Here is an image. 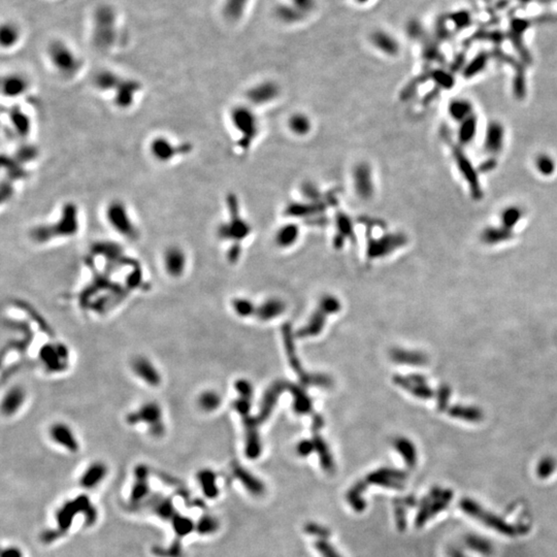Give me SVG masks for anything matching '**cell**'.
<instances>
[{
  "label": "cell",
  "mask_w": 557,
  "mask_h": 557,
  "mask_svg": "<svg viewBox=\"0 0 557 557\" xmlns=\"http://www.w3.org/2000/svg\"><path fill=\"white\" fill-rule=\"evenodd\" d=\"M81 229L79 210L74 202H66L57 219L50 223L35 226L30 231L31 240L39 245L74 237Z\"/></svg>",
  "instance_id": "cell-1"
},
{
  "label": "cell",
  "mask_w": 557,
  "mask_h": 557,
  "mask_svg": "<svg viewBox=\"0 0 557 557\" xmlns=\"http://www.w3.org/2000/svg\"><path fill=\"white\" fill-rule=\"evenodd\" d=\"M124 421L131 427H145L148 435L155 439H160L167 434L166 411L160 403L154 400L142 402L127 412Z\"/></svg>",
  "instance_id": "cell-2"
},
{
  "label": "cell",
  "mask_w": 557,
  "mask_h": 557,
  "mask_svg": "<svg viewBox=\"0 0 557 557\" xmlns=\"http://www.w3.org/2000/svg\"><path fill=\"white\" fill-rule=\"evenodd\" d=\"M105 219L110 228L124 240L135 242L139 238V228L132 216V212L123 200L113 199L109 201L105 208Z\"/></svg>",
  "instance_id": "cell-3"
},
{
  "label": "cell",
  "mask_w": 557,
  "mask_h": 557,
  "mask_svg": "<svg viewBox=\"0 0 557 557\" xmlns=\"http://www.w3.org/2000/svg\"><path fill=\"white\" fill-rule=\"evenodd\" d=\"M47 55L52 67L64 78L74 77L83 67L81 58L62 42L52 43L48 48Z\"/></svg>",
  "instance_id": "cell-4"
},
{
  "label": "cell",
  "mask_w": 557,
  "mask_h": 557,
  "mask_svg": "<svg viewBox=\"0 0 557 557\" xmlns=\"http://www.w3.org/2000/svg\"><path fill=\"white\" fill-rule=\"evenodd\" d=\"M37 356L43 369L51 375L62 374L70 365V350L62 342L51 341L44 344Z\"/></svg>",
  "instance_id": "cell-5"
},
{
  "label": "cell",
  "mask_w": 557,
  "mask_h": 557,
  "mask_svg": "<svg viewBox=\"0 0 557 557\" xmlns=\"http://www.w3.org/2000/svg\"><path fill=\"white\" fill-rule=\"evenodd\" d=\"M82 511L85 512V514H86L87 523H92L96 519V512L91 507V505H90V503L88 501V498L85 497V496L79 497L75 501L65 504L59 510V512L57 513V517H56L57 522L59 523V529H57L55 531H52V532H50V531L46 532L44 534L43 539L45 541H47V542H52L56 538H59L60 534H61L60 531L67 530V528L70 526L71 520L74 517V515L77 514L78 512H82Z\"/></svg>",
  "instance_id": "cell-6"
},
{
  "label": "cell",
  "mask_w": 557,
  "mask_h": 557,
  "mask_svg": "<svg viewBox=\"0 0 557 557\" xmlns=\"http://www.w3.org/2000/svg\"><path fill=\"white\" fill-rule=\"evenodd\" d=\"M283 334V340H284V346L285 350L288 356V361L292 369L296 373V375L299 378V381L302 385H308V386H320V387H329L332 385V380L325 375L320 374H308L304 372L302 368V365L299 361V358L295 351V346L293 342V335L291 332V327L289 324H285L282 328Z\"/></svg>",
  "instance_id": "cell-7"
},
{
  "label": "cell",
  "mask_w": 557,
  "mask_h": 557,
  "mask_svg": "<svg viewBox=\"0 0 557 557\" xmlns=\"http://www.w3.org/2000/svg\"><path fill=\"white\" fill-rule=\"evenodd\" d=\"M150 156L158 163L169 164L178 158L189 154L190 143H180L167 135H156L148 146Z\"/></svg>",
  "instance_id": "cell-8"
},
{
  "label": "cell",
  "mask_w": 557,
  "mask_h": 557,
  "mask_svg": "<svg viewBox=\"0 0 557 557\" xmlns=\"http://www.w3.org/2000/svg\"><path fill=\"white\" fill-rule=\"evenodd\" d=\"M128 367L135 380L151 389H157L163 384V374L157 363L146 354H135L128 362Z\"/></svg>",
  "instance_id": "cell-9"
},
{
  "label": "cell",
  "mask_w": 557,
  "mask_h": 557,
  "mask_svg": "<svg viewBox=\"0 0 557 557\" xmlns=\"http://www.w3.org/2000/svg\"><path fill=\"white\" fill-rule=\"evenodd\" d=\"M460 509L470 517L479 520L480 522L484 523V525L499 531L502 534L513 537L517 533V530L514 526L507 523L502 518L498 517L497 515L484 510L480 505L477 504L475 501L469 499H464L459 504Z\"/></svg>",
  "instance_id": "cell-10"
},
{
  "label": "cell",
  "mask_w": 557,
  "mask_h": 557,
  "mask_svg": "<svg viewBox=\"0 0 557 557\" xmlns=\"http://www.w3.org/2000/svg\"><path fill=\"white\" fill-rule=\"evenodd\" d=\"M189 263V255L180 245H170L161 253V266L170 279H182L188 272Z\"/></svg>",
  "instance_id": "cell-11"
},
{
  "label": "cell",
  "mask_w": 557,
  "mask_h": 557,
  "mask_svg": "<svg viewBox=\"0 0 557 557\" xmlns=\"http://www.w3.org/2000/svg\"><path fill=\"white\" fill-rule=\"evenodd\" d=\"M47 434L49 439L57 446L70 453L78 452L79 442L70 423L64 420H55L49 424Z\"/></svg>",
  "instance_id": "cell-12"
},
{
  "label": "cell",
  "mask_w": 557,
  "mask_h": 557,
  "mask_svg": "<svg viewBox=\"0 0 557 557\" xmlns=\"http://www.w3.org/2000/svg\"><path fill=\"white\" fill-rule=\"evenodd\" d=\"M28 401V391L20 383L11 385L4 393L2 399V414L5 418L16 417L24 408Z\"/></svg>",
  "instance_id": "cell-13"
},
{
  "label": "cell",
  "mask_w": 557,
  "mask_h": 557,
  "mask_svg": "<svg viewBox=\"0 0 557 557\" xmlns=\"http://www.w3.org/2000/svg\"><path fill=\"white\" fill-rule=\"evenodd\" d=\"M116 36V18L110 9H101L95 17L94 38L97 45L108 48L113 44ZM98 46V47H99Z\"/></svg>",
  "instance_id": "cell-14"
},
{
  "label": "cell",
  "mask_w": 557,
  "mask_h": 557,
  "mask_svg": "<svg viewBox=\"0 0 557 557\" xmlns=\"http://www.w3.org/2000/svg\"><path fill=\"white\" fill-rule=\"evenodd\" d=\"M140 84L134 79L122 78L116 90L113 92L112 100L114 106L119 110H129L135 102L140 93Z\"/></svg>",
  "instance_id": "cell-15"
},
{
  "label": "cell",
  "mask_w": 557,
  "mask_h": 557,
  "mask_svg": "<svg viewBox=\"0 0 557 557\" xmlns=\"http://www.w3.org/2000/svg\"><path fill=\"white\" fill-rule=\"evenodd\" d=\"M230 120L234 129L243 135L245 139H252L256 134V120L254 115L250 110H247L244 107L235 108L232 113Z\"/></svg>",
  "instance_id": "cell-16"
},
{
  "label": "cell",
  "mask_w": 557,
  "mask_h": 557,
  "mask_svg": "<svg viewBox=\"0 0 557 557\" xmlns=\"http://www.w3.org/2000/svg\"><path fill=\"white\" fill-rule=\"evenodd\" d=\"M29 89L30 83L22 74L11 73L3 78L2 93L8 99L22 98L29 92Z\"/></svg>",
  "instance_id": "cell-17"
},
{
  "label": "cell",
  "mask_w": 557,
  "mask_h": 557,
  "mask_svg": "<svg viewBox=\"0 0 557 557\" xmlns=\"http://www.w3.org/2000/svg\"><path fill=\"white\" fill-rule=\"evenodd\" d=\"M451 498L452 493L450 491H434L430 499L425 501L423 508L418 513L417 524L422 525L429 517L445 509Z\"/></svg>",
  "instance_id": "cell-18"
},
{
  "label": "cell",
  "mask_w": 557,
  "mask_h": 557,
  "mask_svg": "<svg viewBox=\"0 0 557 557\" xmlns=\"http://www.w3.org/2000/svg\"><path fill=\"white\" fill-rule=\"evenodd\" d=\"M242 419L246 430V454L250 459H255L261 452L258 435V425L260 423L257 417H252L250 414L242 417Z\"/></svg>",
  "instance_id": "cell-19"
},
{
  "label": "cell",
  "mask_w": 557,
  "mask_h": 557,
  "mask_svg": "<svg viewBox=\"0 0 557 557\" xmlns=\"http://www.w3.org/2000/svg\"><path fill=\"white\" fill-rule=\"evenodd\" d=\"M288 386H289V383L283 382V381H278V382H275L266 390V392L263 395L262 402H261L259 414L257 416V420L259 421V423L264 422L270 417L272 411L274 410L275 406L278 403L280 395L285 390L288 389Z\"/></svg>",
  "instance_id": "cell-20"
},
{
  "label": "cell",
  "mask_w": 557,
  "mask_h": 557,
  "mask_svg": "<svg viewBox=\"0 0 557 557\" xmlns=\"http://www.w3.org/2000/svg\"><path fill=\"white\" fill-rule=\"evenodd\" d=\"M406 473L402 472L401 470L392 469V468H381L377 471L370 473L367 477L368 482L386 486V487H393L399 488L402 485V481L406 478Z\"/></svg>",
  "instance_id": "cell-21"
},
{
  "label": "cell",
  "mask_w": 557,
  "mask_h": 557,
  "mask_svg": "<svg viewBox=\"0 0 557 557\" xmlns=\"http://www.w3.org/2000/svg\"><path fill=\"white\" fill-rule=\"evenodd\" d=\"M8 118L11 128L18 137L24 139L30 134L32 129L31 119L21 108L15 107L11 109L8 113Z\"/></svg>",
  "instance_id": "cell-22"
},
{
  "label": "cell",
  "mask_w": 557,
  "mask_h": 557,
  "mask_svg": "<svg viewBox=\"0 0 557 557\" xmlns=\"http://www.w3.org/2000/svg\"><path fill=\"white\" fill-rule=\"evenodd\" d=\"M135 483L132 488L131 497H130V504L132 506L137 505L142 499L148 494L149 491V485H148V477H149V468L146 465H137L135 470Z\"/></svg>",
  "instance_id": "cell-23"
},
{
  "label": "cell",
  "mask_w": 557,
  "mask_h": 557,
  "mask_svg": "<svg viewBox=\"0 0 557 557\" xmlns=\"http://www.w3.org/2000/svg\"><path fill=\"white\" fill-rule=\"evenodd\" d=\"M486 128L484 147L490 154H498L504 146L505 129L499 122H491Z\"/></svg>",
  "instance_id": "cell-24"
},
{
  "label": "cell",
  "mask_w": 557,
  "mask_h": 557,
  "mask_svg": "<svg viewBox=\"0 0 557 557\" xmlns=\"http://www.w3.org/2000/svg\"><path fill=\"white\" fill-rule=\"evenodd\" d=\"M327 316L328 314L324 310H322L320 306H318V308L312 315L308 323L297 332V335H296L297 338L303 339V338L316 337L319 335L324 328Z\"/></svg>",
  "instance_id": "cell-25"
},
{
  "label": "cell",
  "mask_w": 557,
  "mask_h": 557,
  "mask_svg": "<svg viewBox=\"0 0 557 557\" xmlns=\"http://www.w3.org/2000/svg\"><path fill=\"white\" fill-rule=\"evenodd\" d=\"M195 403L199 411L210 414L214 413L220 408L222 404V396L216 390L207 389L198 393Z\"/></svg>",
  "instance_id": "cell-26"
},
{
  "label": "cell",
  "mask_w": 557,
  "mask_h": 557,
  "mask_svg": "<svg viewBox=\"0 0 557 557\" xmlns=\"http://www.w3.org/2000/svg\"><path fill=\"white\" fill-rule=\"evenodd\" d=\"M108 473V466L101 461L91 463L81 477L79 483L85 488H93Z\"/></svg>",
  "instance_id": "cell-27"
},
{
  "label": "cell",
  "mask_w": 557,
  "mask_h": 557,
  "mask_svg": "<svg viewBox=\"0 0 557 557\" xmlns=\"http://www.w3.org/2000/svg\"><path fill=\"white\" fill-rule=\"evenodd\" d=\"M354 186L357 194L362 198H368L373 194V181L370 170L366 166H359L354 171Z\"/></svg>",
  "instance_id": "cell-28"
},
{
  "label": "cell",
  "mask_w": 557,
  "mask_h": 557,
  "mask_svg": "<svg viewBox=\"0 0 557 557\" xmlns=\"http://www.w3.org/2000/svg\"><path fill=\"white\" fill-rule=\"evenodd\" d=\"M373 46L385 55H395L399 52V43L393 35L384 30L375 31L370 36Z\"/></svg>",
  "instance_id": "cell-29"
},
{
  "label": "cell",
  "mask_w": 557,
  "mask_h": 557,
  "mask_svg": "<svg viewBox=\"0 0 557 557\" xmlns=\"http://www.w3.org/2000/svg\"><path fill=\"white\" fill-rule=\"evenodd\" d=\"M122 78V76L112 70H104L95 75L94 86L101 93L113 94Z\"/></svg>",
  "instance_id": "cell-30"
},
{
  "label": "cell",
  "mask_w": 557,
  "mask_h": 557,
  "mask_svg": "<svg viewBox=\"0 0 557 557\" xmlns=\"http://www.w3.org/2000/svg\"><path fill=\"white\" fill-rule=\"evenodd\" d=\"M278 95V87L271 82L261 83L248 92V98L255 105H263Z\"/></svg>",
  "instance_id": "cell-31"
},
{
  "label": "cell",
  "mask_w": 557,
  "mask_h": 557,
  "mask_svg": "<svg viewBox=\"0 0 557 557\" xmlns=\"http://www.w3.org/2000/svg\"><path fill=\"white\" fill-rule=\"evenodd\" d=\"M312 441H313V444H314L315 451H317V453L319 454L320 461H321V464H322V467L324 468V470H326L328 472L334 471L335 463H334L332 454L329 452L328 446L326 445L325 441L319 435V431L313 430V440Z\"/></svg>",
  "instance_id": "cell-32"
},
{
  "label": "cell",
  "mask_w": 557,
  "mask_h": 557,
  "mask_svg": "<svg viewBox=\"0 0 557 557\" xmlns=\"http://www.w3.org/2000/svg\"><path fill=\"white\" fill-rule=\"evenodd\" d=\"M288 390L293 396V409L297 414H308L312 412V401L301 387L289 383Z\"/></svg>",
  "instance_id": "cell-33"
},
{
  "label": "cell",
  "mask_w": 557,
  "mask_h": 557,
  "mask_svg": "<svg viewBox=\"0 0 557 557\" xmlns=\"http://www.w3.org/2000/svg\"><path fill=\"white\" fill-rule=\"evenodd\" d=\"M285 311V304L279 299H270L256 308L255 316L262 321H269Z\"/></svg>",
  "instance_id": "cell-34"
},
{
  "label": "cell",
  "mask_w": 557,
  "mask_h": 557,
  "mask_svg": "<svg viewBox=\"0 0 557 557\" xmlns=\"http://www.w3.org/2000/svg\"><path fill=\"white\" fill-rule=\"evenodd\" d=\"M233 472L234 475L240 479L243 484L250 490V492L254 494H260L263 490V485L260 481H258L255 477H253L249 471H247L245 468L242 467L240 464L233 465Z\"/></svg>",
  "instance_id": "cell-35"
},
{
  "label": "cell",
  "mask_w": 557,
  "mask_h": 557,
  "mask_svg": "<svg viewBox=\"0 0 557 557\" xmlns=\"http://www.w3.org/2000/svg\"><path fill=\"white\" fill-rule=\"evenodd\" d=\"M450 116L460 123L470 118L472 115V106L465 99H454L449 106Z\"/></svg>",
  "instance_id": "cell-36"
},
{
  "label": "cell",
  "mask_w": 557,
  "mask_h": 557,
  "mask_svg": "<svg viewBox=\"0 0 557 557\" xmlns=\"http://www.w3.org/2000/svg\"><path fill=\"white\" fill-rule=\"evenodd\" d=\"M395 449L400 452V454L404 457V460L406 461L407 465L409 467H413L417 462V454L414 445L405 438H400L395 440L394 442Z\"/></svg>",
  "instance_id": "cell-37"
},
{
  "label": "cell",
  "mask_w": 557,
  "mask_h": 557,
  "mask_svg": "<svg viewBox=\"0 0 557 557\" xmlns=\"http://www.w3.org/2000/svg\"><path fill=\"white\" fill-rule=\"evenodd\" d=\"M197 479L200 482L203 493L208 498H215L218 494V488L216 486V476L210 469H202L197 473Z\"/></svg>",
  "instance_id": "cell-38"
},
{
  "label": "cell",
  "mask_w": 557,
  "mask_h": 557,
  "mask_svg": "<svg viewBox=\"0 0 557 557\" xmlns=\"http://www.w3.org/2000/svg\"><path fill=\"white\" fill-rule=\"evenodd\" d=\"M249 0H225L223 13L229 20L236 21L240 19L247 8Z\"/></svg>",
  "instance_id": "cell-39"
},
{
  "label": "cell",
  "mask_w": 557,
  "mask_h": 557,
  "mask_svg": "<svg viewBox=\"0 0 557 557\" xmlns=\"http://www.w3.org/2000/svg\"><path fill=\"white\" fill-rule=\"evenodd\" d=\"M298 237V228L295 225L288 224L280 228L277 233V243L281 247H289L294 244Z\"/></svg>",
  "instance_id": "cell-40"
},
{
  "label": "cell",
  "mask_w": 557,
  "mask_h": 557,
  "mask_svg": "<svg viewBox=\"0 0 557 557\" xmlns=\"http://www.w3.org/2000/svg\"><path fill=\"white\" fill-rule=\"evenodd\" d=\"M390 356L393 361L406 364H421L424 359L419 353L409 352L402 349H393L390 352Z\"/></svg>",
  "instance_id": "cell-41"
},
{
  "label": "cell",
  "mask_w": 557,
  "mask_h": 557,
  "mask_svg": "<svg viewBox=\"0 0 557 557\" xmlns=\"http://www.w3.org/2000/svg\"><path fill=\"white\" fill-rule=\"evenodd\" d=\"M522 216H523V212L519 207H516V205L508 207L501 214L502 226L511 230L521 220Z\"/></svg>",
  "instance_id": "cell-42"
},
{
  "label": "cell",
  "mask_w": 557,
  "mask_h": 557,
  "mask_svg": "<svg viewBox=\"0 0 557 557\" xmlns=\"http://www.w3.org/2000/svg\"><path fill=\"white\" fill-rule=\"evenodd\" d=\"M288 126L293 133L297 135H304L310 132L312 124L305 115L295 114L289 119Z\"/></svg>",
  "instance_id": "cell-43"
},
{
  "label": "cell",
  "mask_w": 557,
  "mask_h": 557,
  "mask_svg": "<svg viewBox=\"0 0 557 557\" xmlns=\"http://www.w3.org/2000/svg\"><path fill=\"white\" fill-rule=\"evenodd\" d=\"M152 509L159 517L163 519H171L175 516V509L170 500L163 498H157L154 500Z\"/></svg>",
  "instance_id": "cell-44"
},
{
  "label": "cell",
  "mask_w": 557,
  "mask_h": 557,
  "mask_svg": "<svg viewBox=\"0 0 557 557\" xmlns=\"http://www.w3.org/2000/svg\"><path fill=\"white\" fill-rule=\"evenodd\" d=\"M477 131V118L475 116H471L467 120L463 121L460 125V129L458 132V137L461 143H468L471 141L476 135Z\"/></svg>",
  "instance_id": "cell-45"
},
{
  "label": "cell",
  "mask_w": 557,
  "mask_h": 557,
  "mask_svg": "<svg viewBox=\"0 0 557 557\" xmlns=\"http://www.w3.org/2000/svg\"><path fill=\"white\" fill-rule=\"evenodd\" d=\"M535 168L543 176H551L555 172V161L547 154H541L535 159Z\"/></svg>",
  "instance_id": "cell-46"
},
{
  "label": "cell",
  "mask_w": 557,
  "mask_h": 557,
  "mask_svg": "<svg viewBox=\"0 0 557 557\" xmlns=\"http://www.w3.org/2000/svg\"><path fill=\"white\" fill-rule=\"evenodd\" d=\"M510 236V230L501 226V228H486L482 234L486 243H497L505 241Z\"/></svg>",
  "instance_id": "cell-47"
},
{
  "label": "cell",
  "mask_w": 557,
  "mask_h": 557,
  "mask_svg": "<svg viewBox=\"0 0 557 557\" xmlns=\"http://www.w3.org/2000/svg\"><path fill=\"white\" fill-rule=\"evenodd\" d=\"M232 307L234 312L241 317H249L253 316L256 313V306L247 299L243 298H235L232 300Z\"/></svg>",
  "instance_id": "cell-48"
},
{
  "label": "cell",
  "mask_w": 557,
  "mask_h": 557,
  "mask_svg": "<svg viewBox=\"0 0 557 557\" xmlns=\"http://www.w3.org/2000/svg\"><path fill=\"white\" fill-rule=\"evenodd\" d=\"M20 37L19 30L12 24L3 26L2 29V45L4 48H11L16 45Z\"/></svg>",
  "instance_id": "cell-49"
},
{
  "label": "cell",
  "mask_w": 557,
  "mask_h": 557,
  "mask_svg": "<svg viewBox=\"0 0 557 557\" xmlns=\"http://www.w3.org/2000/svg\"><path fill=\"white\" fill-rule=\"evenodd\" d=\"M173 523H174L173 526L175 528V531H176L177 535L180 537V538L185 537L186 534H188L194 528V524H193L191 519L180 516V515H175L174 516Z\"/></svg>",
  "instance_id": "cell-50"
},
{
  "label": "cell",
  "mask_w": 557,
  "mask_h": 557,
  "mask_svg": "<svg viewBox=\"0 0 557 557\" xmlns=\"http://www.w3.org/2000/svg\"><path fill=\"white\" fill-rule=\"evenodd\" d=\"M466 543H467V545L469 547H472L473 550L481 552V553H485V554H488L492 549L490 543L487 542L485 539H482L480 537L470 535L468 538V540L466 541Z\"/></svg>",
  "instance_id": "cell-51"
},
{
  "label": "cell",
  "mask_w": 557,
  "mask_h": 557,
  "mask_svg": "<svg viewBox=\"0 0 557 557\" xmlns=\"http://www.w3.org/2000/svg\"><path fill=\"white\" fill-rule=\"evenodd\" d=\"M319 306H320L322 310H324L328 315L338 313V312L341 310L340 300H338L335 296H332V295H326V296H324V297L321 299Z\"/></svg>",
  "instance_id": "cell-52"
},
{
  "label": "cell",
  "mask_w": 557,
  "mask_h": 557,
  "mask_svg": "<svg viewBox=\"0 0 557 557\" xmlns=\"http://www.w3.org/2000/svg\"><path fill=\"white\" fill-rule=\"evenodd\" d=\"M231 407L235 412H237L242 417L249 415L251 410V400L245 399V397H238L235 401L232 402Z\"/></svg>",
  "instance_id": "cell-53"
},
{
  "label": "cell",
  "mask_w": 557,
  "mask_h": 557,
  "mask_svg": "<svg viewBox=\"0 0 557 557\" xmlns=\"http://www.w3.org/2000/svg\"><path fill=\"white\" fill-rule=\"evenodd\" d=\"M218 526L219 524L215 518L210 516H204L203 518L200 519L197 526V530L199 533H212L218 528Z\"/></svg>",
  "instance_id": "cell-54"
},
{
  "label": "cell",
  "mask_w": 557,
  "mask_h": 557,
  "mask_svg": "<svg viewBox=\"0 0 557 557\" xmlns=\"http://www.w3.org/2000/svg\"><path fill=\"white\" fill-rule=\"evenodd\" d=\"M234 387H235L236 391L238 392V394H240L241 397H245V399L252 400L253 387L250 384V382H248L247 380H244V379L237 380L235 382V384H234Z\"/></svg>",
  "instance_id": "cell-55"
},
{
  "label": "cell",
  "mask_w": 557,
  "mask_h": 557,
  "mask_svg": "<svg viewBox=\"0 0 557 557\" xmlns=\"http://www.w3.org/2000/svg\"><path fill=\"white\" fill-rule=\"evenodd\" d=\"M555 469V463L552 459H544L538 467V475L540 478L546 479L549 476H551L552 471Z\"/></svg>",
  "instance_id": "cell-56"
},
{
  "label": "cell",
  "mask_w": 557,
  "mask_h": 557,
  "mask_svg": "<svg viewBox=\"0 0 557 557\" xmlns=\"http://www.w3.org/2000/svg\"><path fill=\"white\" fill-rule=\"evenodd\" d=\"M316 548L321 553V555H323V557H341L337 553L335 548L325 542V539H322L318 542L316 544Z\"/></svg>",
  "instance_id": "cell-57"
},
{
  "label": "cell",
  "mask_w": 557,
  "mask_h": 557,
  "mask_svg": "<svg viewBox=\"0 0 557 557\" xmlns=\"http://www.w3.org/2000/svg\"><path fill=\"white\" fill-rule=\"evenodd\" d=\"M290 3L302 15L312 12L315 7V0H290Z\"/></svg>",
  "instance_id": "cell-58"
},
{
  "label": "cell",
  "mask_w": 557,
  "mask_h": 557,
  "mask_svg": "<svg viewBox=\"0 0 557 557\" xmlns=\"http://www.w3.org/2000/svg\"><path fill=\"white\" fill-rule=\"evenodd\" d=\"M313 451H315V448H314V444H313V441L311 440H305V441H301L298 445H297V453L300 455V456H307L310 455Z\"/></svg>",
  "instance_id": "cell-59"
},
{
  "label": "cell",
  "mask_w": 557,
  "mask_h": 557,
  "mask_svg": "<svg viewBox=\"0 0 557 557\" xmlns=\"http://www.w3.org/2000/svg\"><path fill=\"white\" fill-rule=\"evenodd\" d=\"M3 557H22V553L16 548H8L3 551Z\"/></svg>",
  "instance_id": "cell-60"
},
{
  "label": "cell",
  "mask_w": 557,
  "mask_h": 557,
  "mask_svg": "<svg viewBox=\"0 0 557 557\" xmlns=\"http://www.w3.org/2000/svg\"><path fill=\"white\" fill-rule=\"evenodd\" d=\"M451 557H465L463 553H461L460 551H457V550H453L452 554H451Z\"/></svg>",
  "instance_id": "cell-61"
},
{
  "label": "cell",
  "mask_w": 557,
  "mask_h": 557,
  "mask_svg": "<svg viewBox=\"0 0 557 557\" xmlns=\"http://www.w3.org/2000/svg\"><path fill=\"white\" fill-rule=\"evenodd\" d=\"M356 2H357V3H360V4H362V3H366V2H367V0H356Z\"/></svg>",
  "instance_id": "cell-62"
}]
</instances>
